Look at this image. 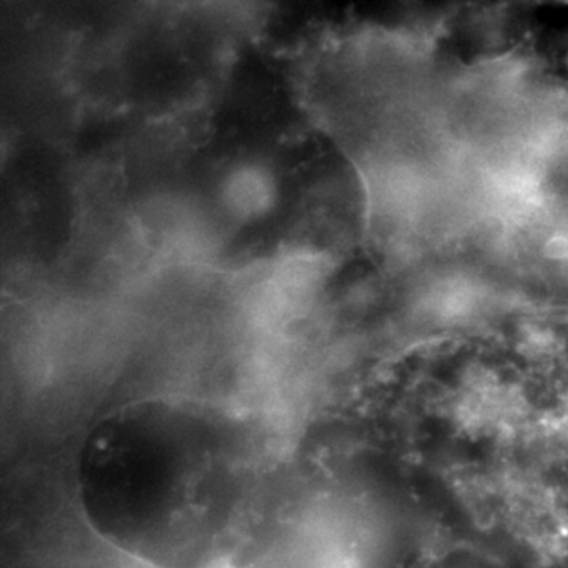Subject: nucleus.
Listing matches in <instances>:
<instances>
[{"mask_svg": "<svg viewBox=\"0 0 568 568\" xmlns=\"http://www.w3.org/2000/svg\"><path fill=\"white\" fill-rule=\"evenodd\" d=\"M278 455L248 407L189 394L119 403L73 459L78 511L106 547L148 568H246L276 510Z\"/></svg>", "mask_w": 568, "mask_h": 568, "instance_id": "1", "label": "nucleus"}]
</instances>
